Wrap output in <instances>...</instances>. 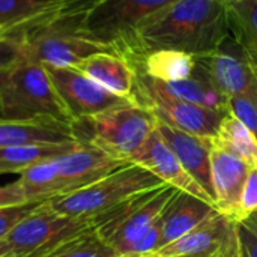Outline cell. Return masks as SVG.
<instances>
[{
  "instance_id": "cell-7",
  "label": "cell",
  "mask_w": 257,
  "mask_h": 257,
  "mask_svg": "<svg viewBox=\"0 0 257 257\" xmlns=\"http://www.w3.org/2000/svg\"><path fill=\"white\" fill-rule=\"evenodd\" d=\"M136 71L134 101L148 108L157 120L199 137L217 136L220 122L226 113H220L188 101L179 99L163 89L160 81ZM229 113V111H227Z\"/></svg>"
},
{
  "instance_id": "cell-26",
  "label": "cell",
  "mask_w": 257,
  "mask_h": 257,
  "mask_svg": "<svg viewBox=\"0 0 257 257\" xmlns=\"http://www.w3.org/2000/svg\"><path fill=\"white\" fill-rule=\"evenodd\" d=\"M235 232L245 257H257V212L235 223Z\"/></svg>"
},
{
  "instance_id": "cell-19",
  "label": "cell",
  "mask_w": 257,
  "mask_h": 257,
  "mask_svg": "<svg viewBox=\"0 0 257 257\" xmlns=\"http://www.w3.org/2000/svg\"><path fill=\"white\" fill-rule=\"evenodd\" d=\"M75 140L72 126L56 122L0 120V149L32 143H65Z\"/></svg>"
},
{
  "instance_id": "cell-14",
  "label": "cell",
  "mask_w": 257,
  "mask_h": 257,
  "mask_svg": "<svg viewBox=\"0 0 257 257\" xmlns=\"http://www.w3.org/2000/svg\"><path fill=\"white\" fill-rule=\"evenodd\" d=\"M157 131L178 157L184 169L199 182V185L209 194L215 205L211 173V149L214 137H199L185 131H179L160 120L157 123Z\"/></svg>"
},
{
  "instance_id": "cell-17",
  "label": "cell",
  "mask_w": 257,
  "mask_h": 257,
  "mask_svg": "<svg viewBox=\"0 0 257 257\" xmlns=\"http://www.w3.org/2000/svg\"><path fill=\"white\" fill-rule=\"evenodd\" d=\"M215 211L217 209L214 205L197 199L188 193L178 191L163 214L160 248L197 227Z\"/></svg>"
},
{
  "instance_id": "cell-1",
  "label": "cell",
  "mask_w": 257,
  "mask_h": 257,
  "mask_svg": "<svg viewBox=\"0 0 257 257\" xmlns=\"http://www.w3.org/2000/svg\"><path fill=\"white\" fill-rule=\"evenodd\" d=\"M229 35L227 8L223 3L218 0H179L117 44L116 54L125 60L157 50L203 56L221 50Z\"/></svg>"
},
{
  "instance_id": "cell-36",
  "label": "cell",
  "mask_w": 257,
  "mask_h": 257,
  "mask_svg": "<svg viewBox=\"0 0 257 257\" xmlns=\"http://www.w3.org/2000/svg\"><path fill=\"white\" fill-rule=\"evenodd\" d=\"M218 256H220V254H218Z\"/></svg>"
},
{
  "instance_id": "cell-16",
  "label": "cell",
  "mask_w": 257,
  "mask_h": 257,
  "mask_svg": "<svg viewBox=\"0 0 257 257\" xmlns=\"http://www.w3.org/2000/svg\"><path fill=\"white\" fill-rule=\"evenodd\" d=\"M74 68L110 93L134 101L136 71L122 56L116 53H96Z\"/></svg>"
},
{
  "instance_id": "cell-35",
  "label": "cell",
  "mask_w": 257,
  "mask_h": 257,
  "mask_svg": "<svg viewBox=\"0 0 257 257\" xmlns=\"http://www.w3.org/2000/svg\"><path fill=\"white\" fill-rule=\"evenodd\" d=\"M220 3H223L226 8H230V6H235V5H238V3H241V2H244V0H218Z\"/></svg>"
},
{
  "instance_id": "cell-28",
  "label": "cell",
  "mask_w": 257,
  "mask_h": 257,
  "mask_svg": "<svg viewBox=\"0 0 257 257\" xmlns=\"http://www.w3.org/2000/svg\"><path fill=\"white\" fill-rule=\"evenodd\" d=\"M239 208H241V221L248 215L257 212V166L250 167L248 170V176L241 194Z\"/></svg>"
},
{
  "instance_id": "cell-34",
  "label": "cell",
  "mask_w": 257,
  "mask_h": 257,
  "mask_svg": "<svg viewBox=\"0 0 257 257\" xmlns=\"http://www.w3.org/2000/svg\"><path fill=\"white\" fill-rule=\"evenodd\" d=\"M116 257H160L155 251L149 253H125V254H117Z\"/></svg>"
},
{
  "instance_id": "cell-11",
  "label": "cell",
  "mask_w": 257,
  "mask_h": 257,
  "mask_svg": "<svg viewBox=\"0 0 257 257\" xmlns=\"http://www.w3.org/2000/svg\"><path fill=\"white\" fill-rule=\"evenodd\" d=\"M60 196L81 190L116 169L130 164L120 163L87 142H78L72 149L53 158Z\"/></svg>"
},
{
  "instance_id": "cell-6",
  "label": "cell",
  "mask_w": 257,
  "mask_h": 257,
  "mask_svg": "<svg viewBox=\"0 0 257 257\" xmlns=\"http://www.w3.org/2000/svg\"><path fill=\"white\" fill-rule=\"evenodd\" d=\"M86 14L65 17L26 33V60L56 68H74L92 54L116 53L111 45L81 32Z\"/></svg>"
},
{
  "instance_id": "cell-23",
  "label": "cell",
  "mask_w": 257,
  "mask_h": 257,
  "mask_svg": "<svg viewBox=\"0 0 257 257\" xmlns=\"http://www.w3.org/2000/svg\"><path fill=\"white\" fill-rule=\"evenodd\" d=\"M117 253L90 226L57 244L42 257H116Z\"/></svg>"
},
{
  "instance_id": "cell-30",
  "label": "cell",
  "mask_w": 257,
  "mask_h": 257,
  "mask_svg": "<svg viewBox=\"0 0 257 257\" xmlns=\"http://www.w3.org/2000/svg\"><path fill=\"white\" fill-rule=\"evenodd\" d=\"M26 203L27 200L18 181L8 185H0V209L21 206Z\"/></svg>"
},
{
  "instance_id": "cell-10",
  "label": "cell",
  "mask_w": 257,
  "mask_h": 257,
  "mask_svg": "<svg viewBox=\"0 0 257 257\" xmlns=\"http://www.w3.org/2000/svg\"><path fill=\"white\" fill-rule=\"evenodd\" d=\"M44 66L74 122L96 116L119 105L134 102L131 99L110 93L75 68Z\"/></svg>"
},
{
  "instance_id": "cell-25",
  "label": "cell",
  "mask_w": 257,
  "mask_h": 257,
  "mask_svg": "<svg viewBox=\"0 0 257 257\" xmlns=\"http://www.w3.org/2000/svg\"><path fill=\"white\" fill-rule=\"evenodd\" d=\"M26 60V33L0 36V72L11 71Z\"/></svg>"
},
{
  "instance_id": "cell-27",
  "label": "cell",
  "mask_w": 257,
  "mask_h": 257,
  "mask_svg": "<svg viewBox=\"0 0 257 257\" xmlns=\"http://www.w3.org/2000/svg\"><path fill=\"white\" fill-rule=\"evenodd\" d=\"M57 0H0V23L45 8Z\"/></svg>"
},
{
  "instance_id": "cell-31",
  "label": "cell",
  "mask_w": 257,
  "mask_h": 257,
  "mask_svg": "<svg viewBox=\"0 0 257 257\" xmlns=\"http://www.w3.org/2000/svg\"><path fill=\"white\" fill-rule=\"evenodd\" d=\"M218 257H245L242 253L241 244L238 241L236 232H235V223H233V229H232L230 235L227 236L224 245L220 250V256Z\"/></svg>"
},
{
  "instance_id": "cell-32",
  "label": "cell",
  "mask_w": 257,
  "mask_h": 257,
  "mask_svg": "<svg viewBox=\"0 0 257 257\" xmlns=\"http://www.w3.org/2000/svg\"><path fill=\"white\" fill-rule=\"evenodd\" d=\"M0 257H17L14 253H12V250H11L9 244L6 242V239H5V238H3V239H0Z\"/></svg>"
},
{
  "instance_id": "cell-24",
  "label": "cell",
  "mask_w": 257,
  "mask_h": 257,
  "mask_svg": "<svg viewBox=\"0 0 257 257\" xmlns=\"http://www.w3.org/2000/svg\"><path fill=\"white\" fill-rule=\"evenodd\" d=\"M227 17L238 48L257 53V0H244L227 8Z\"/></svg>"
},
{
  "instance_id": "cell-8",
  "label": "cell",
  "mask_w": 257,
  "mask_h": 257,
  "mask_svg": "<svg viewBox=\"0 0 257 257\" xmlns=\"http://www.w3.org/2000/svg\"><path fill=\"white\" fill-rule=\"evenodd\" d=\"M92 226L90 218L69 217L42 202L5 236L17 257H42L57 244Z\"/></svg>"
},
{
  "instance_id": "cell-15",
  "label": "cell",
  "mask_w": 257,
  "mask_h": 257,
  "mask_svg": "<svg viewBox=\"0 0 257 257\" xmlns=\"http://www.w3.org/2000/svg\"><path fill=\"white\" fill-rule=\"evenodd\" d=\"M232 229L233 223L215 211L197 227L155 253L160 257H218Z\"/></svg>"
},
{
  "instance_id": "cell-29",
  "label": "cell",
  "mask_w": 257,
  "mask_h": 257,
  "mask_svg": "<svg viewBox=\"0 0 257 257\" xmlns=\"http://www.w3.org/2000/svg\"><path fill=\"white\" fill-rule=\"evenodd\" d=\"M38 205H41V203H26V205H21V206L0 209V239H3L8 235V232L20 220H23L29 212H32Z\"/></svg>"
},
{
  "instance_id": "cell-3",
  "label": "cell",
  "mask_w": 257,
  "mask_h": 257,
  "mask_svg": "<svg viewBox=\"0 0 257 257\" xmlns=\"http://www.w3.org/2000/svg\"><path fill=\"white\" fill-rule=\"evenodd\" d=\"M157 117L148 108L130 102L75 120L71 126L75 140L87 142L120 163H130L157 130Z\"/></svg>"
},
{
  "instance_id": "cell-13",
  "label": "cell",
  "mask_w": 257,
  "mask_h": 257,
  "mask_svg": "<svg viewBox=\"0 0 257 257\" xmlns=\"http://www.w3.org/2000/svg\"><path fill=\"white\" fill-rule=\"evenodd\" d=\"M250 167L217 145L212 139L211 149V173L215 197V209L229 221H241V194L248 176Z\"/></svg>"
},
{
  "instance_id": "cell-5",
  "label": "cell",
  "mask_w": 257,
  "mask_h": 257,
  "mask_svg": "<svg viewBox=\"0 0 257 257\" xmlns=\"http://www.w3.org/2000/svg\"><path fill=\"white\" fill-rule=\"evenodd\" d=\"M179 190L163 185L140 193L92 218V227L117 253H130L134 244L164 214Z\"/></svg>"
},
{
  "instance_id": "cell-9",
  "label": "cell",
  "mask_w": 257,
  "mask_h": 257,
  "mask_svg": "<svg viewBox=\"0 0 257 257\" xmlns=\"http://www.w3.org/2000/svg\"><path fill=\"white\" fill-rule=\"evenodd\" d=\"M176 2L179 0H99L86 14L81 32L116 51L117 44Z\"/></svg>"
},
{
  "instance_id": "cell-33",
  "label": "cell",
  "mask_w": 257,
  "mask_h": 257,
  "mask_svg": "<svg viewBox=\"0 0 257 257\" xmlns=\"http://www.w3.org/2000/svg\"><path fill=\"white\" fill-rule=\"evenodd\" d=\"M9 75V71H5V72H0V120L3 119V110H2V89L6 83V78Z\"/></svg>"
},
{
  "instance_id": "cell-21",
  "label": "cell",
  "mask_w": 257,
  "mask_h": 257,
  "mask_svg": "<svg viewBox=\"0 0 257 257\" xmlns=\"http://www.w3.org/2000/svg\"><path fill=\"white\" fill-rule=\"evenodd\" d=\"M158 81V80H157ZM163 89L169 92L170 95L188 101L191 104H197L220 113H227L229 105H227V96L223 95L196 66V71L191 77L179 81H172V83H161Z\"/></svg>"
},
{
  "instance_id": "cell-2",
  "label": "cell",
  "mask_w": 257,
  "mask_h": 257,
  "mask_svg": "<svg viewBox=\"0 0 257 257\" xmlns=\"http://www.w3.org/2000/svg\"><path fill=\"white\" fill-rule=\"evenodd\" d=\"M5 120L56 122L72 125V117L63 105L44 65L24 60L9 71L2 89Z\"/></svg>"
},
{
  "instance_id": "cell-20",
  "label": "cell",
  "mask_w": 257,
  "mask_h": 257,
  "mask_svg": "<svg viewBox=\"0 0 257 257\" xmlns=\"http://www.w3.org/2000/svg\"><path fill=\"white\" fill-rule=\"evenodd\" d=\"M77 140L65 143H32L0 149V175L21 173L26 169L63 155L74 148Z\"/></svg>"
},
{
  "instance_id": "cell-4",
  "label": "cell",
  "mask_w": 257,
  "mask_h": 257,
  "mask_svg": "<svg viewBox=\"0 0 257 257\" xmlns=\"http://www.w3.org/2000/svg\"><path fill=\"white\" fill-rule=\"evenodd\" d=\"M163 185L166 184H163L155 175L137 164L130 163L98 179L96 182L74 193L54 197L48 200V203L60 214L92 220L93 217L140 193Z\"/></svg>"
},
{
  "instance_id": "cell-22",
  "label": "cell",
  "mask_w": 257,
  "mask_h": 257,
  "mask_svg": "<svg viewBox=\"0 0 257 257\" xmlns=\"http://www.w3.org/2000/svg\"><path fill=\"white\" fill-rule=\"evenodd\" d=\"M214 142L232 152L248 167L257 166V139L251 130L233 113H226L220 122Z\"/></svg>"
},
{
  "instance_id": "cell-12",
  "label": "cell",
  "mask_w": 257,
  "mask_h": 257,
  "mask_svg": "<svg viewBox=\"0 0 257 257\" xmlns=\"http://www.w3.org/2000/svg\"><path fill=\"white\" fill-rule=\"evenodd\" d=\"M130 163L146 169L148 172L155 175L163 184L214 205V200L209 197V194L184 169L178 157L173 154V151L169 148V145L157 130L151 134L146 143L133 155Z\"/></svg>"
},
{
  "instance_id": "cell-18",
  "label": "cell",
  "mask_w": 257,
  "mask_h": 257,
  "mask_svg": "<svg viewBox=\"0 0 257 257\" xmlns=\"http://www.w3.org/2000/svg\"><path fill=\"white\" fill-rule=\"evenodd\" d=\"M126 62L134 69L161 83L185 80L194 74L197 66L196 56L176 50H157Z\"/></svg>"
}]
</instances>
